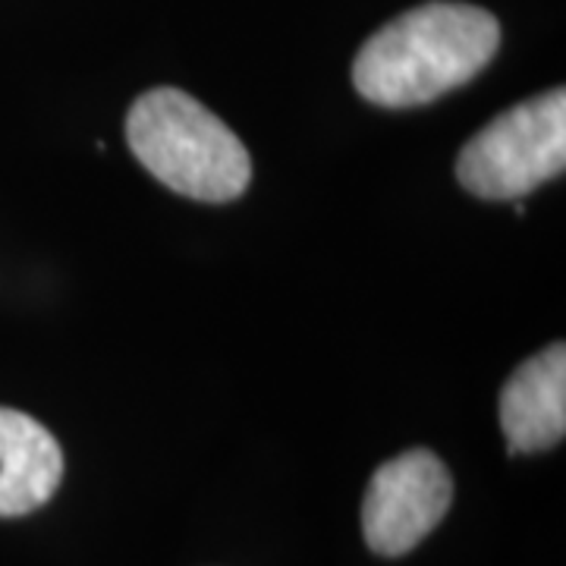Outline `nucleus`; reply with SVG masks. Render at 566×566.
Returning a JSON list of instances; mask_svg holds the SVG:
<instances>
[{"label": "nucleus", "instance_id": "obj_1", "mask_svg": "<svg viewBox=\"0 0 566 566\" xmlns=\"http://www.w3.org/2000/svg\"><path fill=\"white\" fill-rule=\"evenodd\" d=\"M501 48L497 20L472 3H422L365 41L353 85L378 107H419L475 80Z\"/></svg>", "mask_w": 566, "mask_h": 566}, {"label": "nucleus", "instance_id": "obj_2", "mask_svg": "<svg viewBox=\"0 0 566 566\" xmlns=\"http://www.w3.org/2000/svg\"><path fill=\"white\" fill-rule=\"evenodd\" d=\"M126 142L158 180L199 202L240 199L252 158L227 123L180 88H151L126 117Z\"/></svg>", "mask_w": 566, "mask_h": 566}, {"label": "nucleus", "instance_id": "obj_3", "mask_svg": "<svg viewBox=\"0 0 566 566\" xmlns=\"http://www.w3.org/2000/svg\"><path fill=\"white\" fill-rule=\"evenodd\" d=\"M566 167V92L551 88L497 114L465 142L457 177L479 199H526Z\"/></svg>", "mask_w": 566, "mask_h": 566}, {"label": "nucleus", "instance_id": "obj_4", "mask_svg": "<svg viewBox=\"0 0 566 566\" xmlns=\"http://www.w3.org/2000/svg\"><path fill=\"white\" fill-rule=\"evenodd\" d=\"M453 479L431 450H406L378 465L363 501V532L381 557H403L447 516Z\"/></svg>", "mask_w": 566, "mask_h": 566}, {"label": "nucleus", "instance_id": "obj_5", "mask_svg": "<svg viewBox=\"0 0 566 566\" xmlns=\"http://www.w3.org/2000/svg\"><path fill=\"white\" fill-rule=\"evenodd\" d=\"M501 428L510 453H542L564 441L566 346L554 344L520 365L501 390Z\"/></svg>", "mask_w": 566, "mask_h": 566}, {"label": "nucleus", "instance_id": "obj_6", "mask_svg": "<svg viewBox=\"0 0 566 566\" xmlns=\"http://www.w3.org/2000/svg\"><path fill=\"white\" fill-rule=\"evenodd\" d=\"M63 479L54 434L20 409L0 406V516H25L44 506Z\"/></svg>", "mask_w": 566, "mask_h": 566}]
</instances>
